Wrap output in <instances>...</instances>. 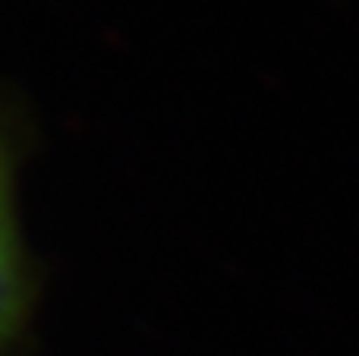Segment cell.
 <instances>
[{"label": "cell", "instance_id": "1", "mask_svg": "<svg viewBox=\"0 0 359 356\" xmlns=\"http://www.w3.org/2000/svg\"><path fill=\"white\" fill-rule=\"evenodd\" d=\"M19 309H22V256H19V233L13 218L10 174L0 149V350L16 328Z\"/></svg>", "mask_w": 359, "mask_h": 356}]
</instances>
